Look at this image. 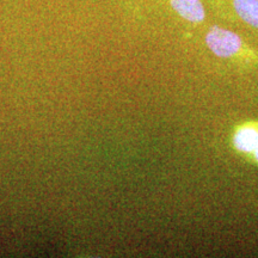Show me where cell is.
Here are the masks:
<instances>
[{"mask_svg":"<svg viewBox=\"0 0 258 258\" xmlns=\"http://www.w3.org/2000/svg\"><path fill=\"white\" fill-rule=\"evenodd\" d=\"M253 152H254V156H256V159L258 160V146H257V148H256V150H254V151H253Z\"/></svg>","mask_w":258,"mask_h":258,"instance_id":"5b68a950","label":"cell"},{"mask_svg":"<svg viewBox=\"0 0 258 258\" xmlns=\"http://www.w3.org/2000/svg\"><path fill=\"white\" fill-rule=\"evenodd\" d=\"M206 43L215 55L220 57L238 55L244 48V42L239 35L217 25L209 28L206 35Z\"/></svg>","mask_w":258,"mask_h":258,"instance_id":"6da1fadb","label":"cell"},{"mask_svg":"<svg viewBox=\"0 0 258 258\" xmlns=\"http://www.w3.org/2000/svg\"><path fill=\"white\" fill-rule=\"evenodd\" d=\"M234 15L258 30V0H227Z\"/></svg>","mask_w":258,"mask_h":258,"instance_id":"3957f363","label":"cell"},{"mask_svg":"<svg viewBox=\"0 0 258 258\" xmlns=\"http://www.w3.org/2000/svg\"><path fill=\"white\" fill-rule=\"evenodd\" d=\"M173 11L188 23L201 24L206 19V10L201 0H169Z\"/></svg>","mask_w":258,"mask_h":258,"instance_id":"7a4b0ae2","label":"cell"},{"mask_svg":"<svg viewBox=\"0 0 258 258\" xmlns=\"http://www.w3.org/2000/svg\"><path fill=\"white\" fill-rule=\"evenodd\" d=\"M234 146L243 152H252L258 146V132L252 128H243L233 139Z\"/></svg>","mask_w":258,"mask_h":258,"instance_id":"277c9868","label":"cell"}]
</instances>
